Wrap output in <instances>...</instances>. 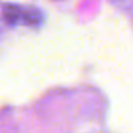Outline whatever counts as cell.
I'll use <instances>...</instances> for the list:
<instances>
[{
	"mask_svg": "<svg viewBox=\"0 0 133 133\" xmlns=\"http://www.w3.org/2000/svg\"><path fill=\"white\" fill-rule=\"evenodd\" d=\"M3 17L6 23L12 26L24 24V26L37 27L43 22V13L36 7H20L15 4H7L3 9Z\"/></svg>",
	"mask_w": 133,
	"mask_h": 133,
	"instance_id": "1",
	"label": "cell"
}]
</instances>
